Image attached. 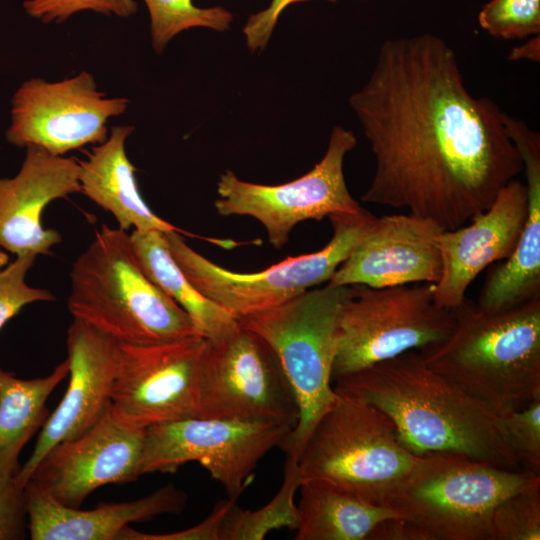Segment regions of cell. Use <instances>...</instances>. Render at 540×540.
<instances>
[{"mask_svg":"<svg viewBox=\"0 0 540 540\" xmlns=\"http://www.w3.org/2000/svg\"><path fill=\"white\" fill-rule=\"evenodd\" d=\"M333 1H335V0H333ZM361 1H368V0H361Z\"/></svg>","mask_w":540,"mask_h":540,"instance_id":"8d00e7d4","label":"cell"},{"mask_svg":"<svg viewBox=\"0 0 540 540\" xmlns=\"http://www.w3.org/2000/svg\"><path fill=\"white\" fill-rule=\"evenodd\" d=\"M145 431L109 412L87 432L50 449L28 482L62 505L80 508L96 489L140 476Z\"/></svg>","mask_w":540,"mask_h":540,"instance_id":"9a60e30c","label":"cell"},{"mask_svg":"<svg viewBox=\"0 0 540 540\" xmlns=\"http://www.w3.org/2000/svg\"><path fill=\"white\" fill-rule=\"evenodd\" d=\"M130 239L149 278L190 317L197 334L215 341L229 333L238 319L203 295L174 260L165 232L133 230Z\"/></svg>","mask_w":540,"mask_h":540,"instance_id":"cb8c5ba5","label":"cell"},{"mask_svg":"<svg viewBox=\"0 0 540 540\" xmlns=\"http://www.w3.org/2000/svg\"><path fill=\"white\" fill-rule=\"evenodd\" d=\"M150 16L153 49L160 54L179 33L197 27L217 32L230 29L233 14L222 6L202 8L192 0H143Z\"/></svg>","mask_w":540,"mask_h":540,"instance_id":"4316f807","label":"cell"},{"mask_svg":"<svg viewBox=\"0 0 540 540\" xmlns=\"http://www.w3.org/2000/svg\"><path fill=\"white\" fill-rule=\"evenodd\" d=\"M328 218L333 235L322 249L289 257L256 272L226 269L192 249L180 233L165 232V235L174 260L190 282L240 320L328 283L376 216L364 209Z\"/></svg>","mask_w":540,"mask_h":540,"instance_id":"ba28073f","label":"cell"},{"mask_svg":"<svg viewBox=\"0 0 540 540\" xmlns=\"http://www.w3.org/2000/svg\"><path fill=\"white\" fill-rule=\"evenodd\" d=\"M350 286L312 288L239 321L272 349L296 397L299 417L281 448L298 461L319 419L338 399L332 386L337 332Z\"/></svg>","mask_w":540,"mask_h":540,"instance_id":"8992f818","label":"cell"},{"mask_svg":"<svg viewBox=\"0 0 540 540\" xmlns=\"http://www.w3.org/2000/svg\"><path fill=\"white\" fill-rule=\"evenodd\" d=\"M129 102L106 97L87 71L56 82L31 78L13 96L6 139L18 147L35 146L64 156L104 142L109 119L125 113Z\"/></svg>","mask_w":540,"mask_h":540,"instance_id":"4fadbf2b","label":"cell"},{"mask_svg":"<svg viewBox=\"0 0 540 540\" xmlns=\"http://www.w3.org/2000/svg\"><path fill=\"white\" fill-rule=\"evenodd\" d=\"M418 458L402 445L384 412L338 393L297 462L302 482L315 481L386 505Z\"/></svg>","mask_w":540,"mask_h":540,"instance_id":"52a82bcc","label":"cell"},{"mask_svg":"<svg viewBox=\"0 0 540 540\" xmlns=\"http://www.w3.org/2000/svg\"><path fill=\"white\" fill-rule=\"evenodd\" d=\"M508 59L511 61L531 60L534 62H539L540 36H531L526 43L515 47L508 56Z\"/></svg>","mask_w":540,"mask_h":540,"instance_id":"d590c367","label":"cell"},{"mask_svg":"<svg viewBox=\"0 0 540 540\" xmlns=\"http://www.w3.org/2000/svg\"><path fill=\"white\" fill-rule=\"evenodd\" d=\"M490 36L523 39L540 33V0H490L478 14Z\"/></svg>","mask_w":540,"mask_h":540,"instance_id":"f1b7e54d","label":"cell"},{"mask_svg":"<svg viewBox=\"0 0 540 540\" xmlns=\"http://www.w3.org/2000/svg\"><path fill=\"white\" fill-rule=\"evenodd\" d=\"M299 490L295 540H368L379 523L399 518L389 506L315 481H303Z\"/></svg>","mask_w":540,"mask_h":540,"instance_id":"603a6c76","label":"cell"},{"mask_svg":"<svg viewBox=\"0 0 540 540\" xmlns=\"http://www.w3.org/2000/svg\"><path fill=\"white\" fill-rule=\"evenodd\" d=\"M301 484L298 462L286 456L283 482L277 494L254 511L243 509L233 501L220 525L219 540H263L273 530H295L298 516L294 497Z\"/></svg>","mask_w":540,"mask_h":540,"instance_id":"484cf974","label":"cell"},{"mask_svg":"<svg viewBox=\"0 0 540 540\" xmlns=\"http://www.w3.org/2000/svg\"><path fill=\"white\" fill-rule=\"evenodd\" d=\"M527 216L525 184L512 179L469 225L444 230L439 237L442 273L434 284L435 302L447 309L461 305L475 278L514 252Z\"/></svg>","mask_w":540,"mask_h":540,"instance_id":"ac0fdd59","label":"cell"},{"mask_svg":"<svg viewBox=\"0 0 540 540\" xmlns=\"http://www.w3.org/2000/svg\"><path fill=\"white\" fill-rule=\"evenodd\" d=\"M208 347L198 335L152 345L120 344L111 414L139 429L195 417Z\"/></svg>","mask_w":540,"mask_h":540,"instance_id":"5bb4252c","label":"cell"},{"mask_svg":"<svg viewBox=\"0 0 540 540\" xmlns=\"http://www.w3.org/2000/svg\"><path fill=\"white\" fill-rule=\"evenodd\" d=\"M540 479L465 455L419 456L387 502L420 540H491V517L506 497Z\"/></svg>","mask_w":540,"mask_h":540,"instance_id":"5b68a950","label":"cell"},{"mask_svg":"<svg viewBox=\"0 0 540 540\" xmlns=\"http://www.w3.org/2000/svg\"><path fill=\"white\" fill-rule=\"evenodd\" d=\"M310 0H272L270 5L252 14L243 27L246 46L251 53L263 51L273 34L281 13L291 4ZM334 2L333 0H326Z\"/></svg>","mask_w":540,"mask_h":540,"instance_id":"e575fe53","label":"cell"},{"mask_svg":"<svg viewBox=\"0 0 540 540\" xmlns=\"http://www.w3.org/2000/svg\"><path fill=\"white\" fill-rule=\"evenodd\" d=\"M195 417L277 423L293 429L299 409L268 344L240 321L209 341L197 386Z\"/></svg>","mask_w":540,"mask_h":540,"instance_id":"30bf717a","label":"cell"},{"mask_svg":"<svg viewBox=\"0 0 540 540\" xmlns=\"http://www.w3.org/2000/svg\"><path fill=\"white\" fill-rule=\"evenodd\" d=\"M66 343L69 384L41 427L30 458L16 474L24 486L50 449L87 432L111 410L120 344L78 319L68 327Z\"/></svg>","mask_w":540,"mask_h":540,"instance_id":"2e32d148","label":"cell"},{"mask_svg":"<svg viewBox=\"0 0 540 540\" xmlns=\"http://www.w3.org/2000/svg\"><path fill=\"white\" fill-rule=\"evenodd\" d=\"M540 539V479L506 497L491 517V540Z\"/></svg>","mask_w":540,"mask_h":540,"instance_id":"83f0119b","label":"cell"},{"mask_svg":"<svg viewBox=\"0 0 540 540\" xmlns=\"http://www.w3.org/2000/svg\"><path fill=\"white\" fill-rule=\"evenodd\" d=\"M443 231L412 213L376 217L328 284L372 288L436 284L442 273L439 237Z\"/></svg>","mask_w":540,"mask_h":540,"instance_id":"e0dca14e","label":"cell"},{"mask_svg":"<svg viewBox=\"0 0 540 540\" xmlns=\"http://www.w3.org/2000/svg\"><path fill=\"white\" fill-rule=\"evenodd\" d=\"M80 162L35 146L13 178H0V248L18 255H51L61 242L55 229L44 228L41 215L52 201L81 191Z\"/></svg>","mask_w":540,"mask_h":540,"instance_id":"d6986e66","label":"cell"},{"mask_svg":"<svg viewBox=\"0 0 540 540\" xmlns=\"http://www.w3.org/2000/svg\"><path fill=\"white\" fill-rule=\"evenodd\" d=\"M133 131L131 125L113 126L108 138L93 147L87 160L80 162V192L109 212L124 231L133 228L191 235L159 217L143 200L125 147Z\"/></svg>","mask_w":540,"mask_h":540,"instance_id":"7402d4cb","label":"cell"},{"mask_svg":"<svg viewBox=\"0 0 540 540\" xmlns=\"http://www.w3.org/2000/svg\"><path fill=\"white\" fill-rule=\"evenodd\" d=\"M356 144L353 131L334 126L322 159L304 175L278 185L245 181L226 170L217 181L215 210L221 216L256 219L275 249L288 243L291 231L301 222L359 213L364 208L350 194L343 170L345 156Z\"/></svg>","mask_w":540,"mask_h":540,"instance_id":"8fae6325","label":"cell"},{"mask_svg":"<svg viewBox=\"0 0 540 540\" xmlns=\"http://www.w3.org/2000/svg\"><path fill=\"white\" fill-rule=\"evenodd\" d=\"M503 122L522 160L528 216L514 252L483 283L475 306L488 313L540 297V134L506 113Z\"/></svg>","mask_w":540,"mask_h":540,"instance_id":"ffe728a7","label":"cell"},{"mask_svg":"<svg viewBox=\"0 0 540 540\" xmlns=\"http://www.w3.org/2000/svg\"><path fill=\"white\" fill-rule=\"evenodd\" d=\"M336 392L374 406L416 456L450 452L521 469L499 427V415L429 368L418 350L333 380Z\"/></svg>","mask_w":540,"mask_h":540,"instance_id":"7a4b0ae2","label":"cell"},{"mask_svg":"<svg viewBox=\"0 0 540 540\" xmlns=\"http://www.w3.org/2000/svg\"><path fill=\"white\" fill-rule=\"evenodd\" d=\"M26 486L14 476H0V540H18L26 536Z\"/></svg>","mask_w":540,"mask_h":540,"instance_id":"d6a6232c","label":"cell"},{"mask_svg":"<svg viewBox=\"0 0 540 540\" xmlns=\"http://www.w3.org/2000/svg\"><path fill=\"white\" fill-rule=\"evenodd\" d=\"M442 342L420 350L425 364L498 415L540 396V297L498 312L467 297Z\"/></svg>","mask_w":540,"mask_h":540,"instance_id":"3957f363","label":"cell"},{"mask_svg":"<svg viewBox=\"0 0 540 540\" xmlns=\"http://www.w3.org/2000/svg\"><path fill=\"white\" fill-rule=\"evenodd\" d=\"M499 427L520 468L540 474V396L499 415Z\"/></svg>","mask_w":540,"mask_h":540,"instance_id":"f546056e","label":"cell"},{"mask_svg":"<svg viewBox=\"0 0 540 540\" xmlns=\"http://www.w3.org/2000/svg\"><path fill=\"white\" fill-rule=\"evenodd\" d=\"M36 257L35 254L18 255L8 262V257L0 252V330L26 305L55 300L50 291L31 287L25 281Z\"/></svg>","mask_w":540,"mask_h":540,"instance_id":"4dcf8cb0","label":"cell"},{"mask_svg":"<svg viewBox=\"0 0 540 540\" xmlns=\"http://www.w3.org/2000/svg\"><path fill=\"white\" fill-rule=\"evenodd\" d=\"M26 13L43 23H62L80 11L129 17L137 12L136 0H26Z\"/></svg>","mask_w":540,"mask_h":540,"instance_id":"1f68e13d","label":"cell"},{"mask_svg":"<svg viewBox=\"0 0 540 540\" xmlns=\"http://www.w3.org/2000/svg\"><path fill=\"white\" fill-rule=\"evenodd\" d=\"M348 101L375 159L364 203L453 230L523 172L503 111L470 93L456 53L435 34L385 40Z\"/></svg>","mask_w":540,"mask_h":540,"instance_id":"6da1fadb","label":"cell"},{"mask_svg":"<svg viewBox=\"0 0 540 540\" xmlns=\"http://www.w3.org/2000/svg\"><path fill=\"white\" fill-rule=\"evenodd\" d=\"M26 497L33 540H117L131 523L181 513L188 499L184 491L169 484L133 501L80 510L58 503L31 482L26 484Z\"/></svg>","mask_w":540,"mask_h":540,"instance_id":"44dd1931","label":"cell"},{"mask_svg":"<svg viewBox=\"0 0 540 540\" xmlns=\"http://www.w3.org/2000/svg\"><path fill=\"white\" fill-rule=\"evenodd\" d=\"M228 498L217 502L212 512L199 524L167 534H147L125 527L117 540H219V529L223 517L233 501Z\"/></svg>","mask_w":540,"mask_h":540,"instance_id":"836d02e7","label":"cell"},{"mask_svg":"<svg viewBox=\"0 0 540 540\" xmlns=\"http://www.w3.org/2000/svg\"><path fill=\"white\" fill-rule=\"evenodd\" d=\"M455 324L453 309L435 302L434 284L350 285L339 318L332 379L436 345Z\"/></svg>","mask_w":540,"mask_h":540,"instance_id":"9c48e42d","label":"cell"},{"mask_svg":"<svg viewBox=\"0 0 540 540\" xmlns=\"http://www.w3.org/2000/svg\"><path fill=\"white\" fill-rule=\"evenodd\" d=\"M67 358L45 377L17 378L0 368V476H14L25 444L48 418L46 401L68 375Z\"/></svg>","mask_w":540,"mask_h":540,"instance_id":"d4e9b609","label":"cell"},{"mask_svg":"<svg viewBox=\"0 0 540 540\" xmlns=\"http://www.w3.org/2000/svg\"><path fill=\"white\" fill-rule=\"evenodd\" d=\"M70 277L67 306L74 319L119 344L198 335L188 314L146 274L127 231L103 224L73 263Z\"/></svg>","mask_w":540,"mask_h":540,"instance_id":"277c9868","label":"cell"},{"mask_svg":"<svg viewBox=\"0 0 540 540\" xmlns=\"http://www.w3.org/2000/svg\"><path fill=\"white\" fill-rule=\"evenodd\" d=\"M292 429L277 423L191 417L150 426L145 431L140 476L175 473L198 462L238 499L259 461L280 447Z\"/></svg>","mask_w":540,"mask_h":540,"instance_id":"7c38bea8","label":"cell"}]
</instances>
